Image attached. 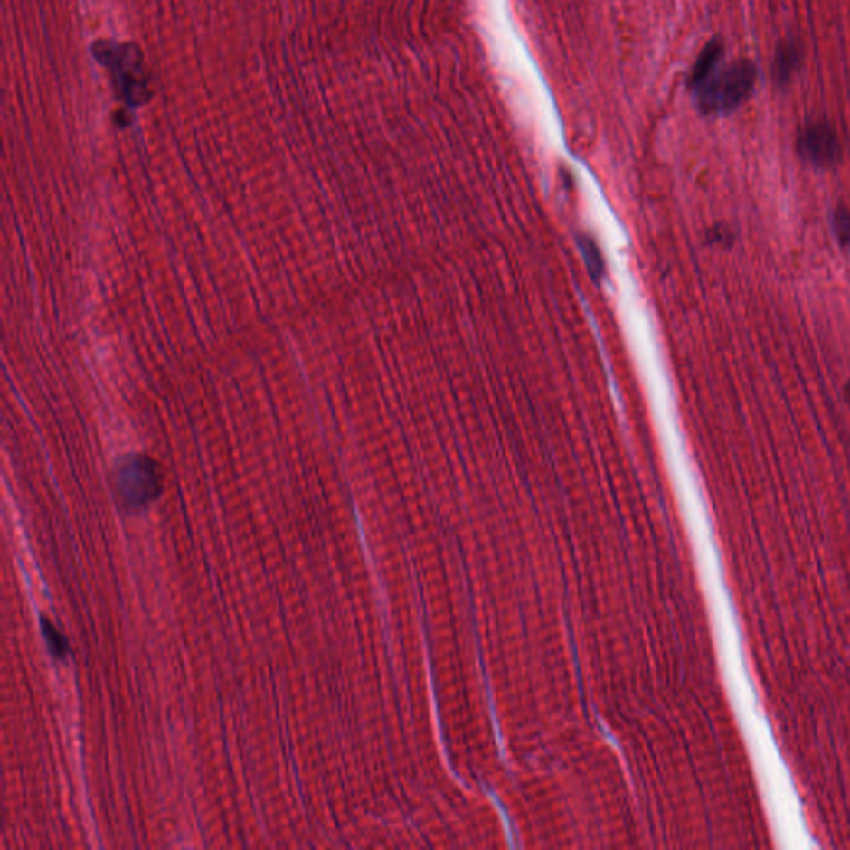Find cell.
I'll use <instances>...</instances> for the list:
<instances>
[{"label": "cell", "mask_w": 850, "mask_h": 850, "mask_svg": "<svg viewBox=\"0 0 850 850\" xmlns=\"http://www.w3.org/2000/svg\"><path fill=\"white\" fill-rule=\"evenodd\" d=\"M118 490H120L123 504L137 508V506L146 505L150 500L158 496L160 482L146 467L135 466L128 472L122 474L118 480Z\"/></svg>", "instance_id": "cell-4"}, {"label": "cell", "mask_w": 850, "mask_h": 850, "mask_svg": "<svg viewBox=\"0 0 850 850\" xmlns=\"http://www.w3.org/2000/svg\"><path fill=\"white\" fill-rule=\"evenodd\" d=\"M756 67L748 61H736L726 71L713 75L699 89L698 105L703 113L736 110L751 95L756 83Z\"/></svg>", "instance_id": "cell-1"}, {"label": "cell", "mask_w": 850, "mask_h": 850, "mask_svg": "<svg viewBox=\"0 0 850 850\" xmlns=\"http://www.w3.org/2000/svg\"><path fill=\"white\" fill-rule=\"evenodd\" d=\"M845 399H847V402H849L850 405V381L847 382V387H845Z\"/></svg>", "instance_id": "cell-9"}, {"label": "cell", "mask_w": 850, "mask_h": 850, "mask_svg": "<svg viewBox=\"0 0 850 850\" xmlns=\"http://www.w3.org/2000/svg\"><path fill=\"white\" fill-rule=\"evenodd\" d=\"M95 57L107 67L117 71L123 99L130 105H143L150 100L146 73L143 71V55L137 45H117L113 42H99L95 47Z\"/></svg>", "instance_id": "cell-2"}, {"label": "cell", "mask_w": 850, "mask_h": 850, "mask_svg": "<svg viewBox=\"0 0 850 850\" xmlns=\"http://www.w3.org/2000/svg\"><path fill=\"white\" fill-rule=\"evenodd\" d=\"M722 52H724V47L718 39L709 42L708 45L703 49L689 75V85L693 89L699 90L713 77L714 69L718 67L719 61L722 57Z\"/></svg>", "instance_id": "cell-6"}, {"label": "cell", "mask_w": 850, "mask_h": 850, "mask_svg": "<svg viewBox=\"0 0 850 850\" xmlns=\"http://www.w3.org/2000/svg\"><path fill=\"white\" fill-rule=\"evenodd\" d=\"M798 153L802 160L817 168H827L839 160L837 132L827 122H812L799 133Z\"/></svg>", "instance_id": "cell-3"}, {"label": "cell", "mask_w": 850, "mask_h": 850, "mask_svg": "<svg viewBox=\"0 0 850 850\" xmlns=\"http://www.w3.org/2000/svg\"><path fill=\"white\" fill-rule=\"evenodd\" d=\"M832 228L839 243L850 253V212L842 208L836 210L832 214Z\"/></svg>", "instance_id": "cell-8"}, {"label": "cell", "mask_w": 850, "mask_h": 850, "mask_svg": "<svg viewBox=\"0 0 850 850\" xmlns=\"http://www.w3.org/2000/svg\"><path fill=\"white\" fill-rule=\"evenodd\" d=\"M42 631H43V637L47 639V645L51 648L52 656L65 658L67 653H69V643H67V639L61 635V631L47 619H43Z\"/></svg>", "instance_id": "cell-7"}, {"label": "cell", "mask_w": 850, "mask_h": 850, "mask_svg": "<svg viewBox=\"0 0 850 850\" xmlns=\"http://www.w3.org/2000/svg\"><path fill=\"white\" fill-rule=\"evenodd\" d=\"M800 59H802V51H800L799 42L794 39L780 42L776 51V57H774V67H772V75L778 85L784 87L792 80V77L799 69Z\"/></svg>", "instance_id": "cell-5"}]
</instances>
